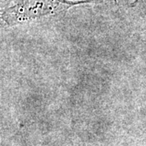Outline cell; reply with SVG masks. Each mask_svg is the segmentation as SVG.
<instances>
[{"label":"cell","instance_id":"3957f363","mask_svg":"<svg viewBox=\"0 0 146 146\" xmlns=\"http://www.w3.org/2000/svg\"><path fill=\"white\" fill-rule=\"evenodd\" d=\"M0 25H1V24H0Z\"/></svg>","mask_w":146,"mask_h":146},{"label":"cell","instance_id":"7a4b0ae2","mask_svg":"<svg viewBox=\"0 0 146 146\" xmlns=\"http://www.w3.org/2000/svg\"><path fill=\"white\" fill-rule=\"evenodd\" d=\"M13 0H0V12L10 5Z\"/></svg>","mask_w":146,"mask_h":146},{"label":"cell","instance_id":"6da1fadb","mask_svg":"<svg viewBox=\"0 0 146 146\" xmlns=\"http://www.w3.org/2000/svg\"><path fill=\"white\" fill-rule=\"evenodd\" d=\"M101 0H13L0 12V24L8 25L56 16L74 6L92 3Z\"/></svg>","mask_w":146,"mask_h":146}]
</instances>
